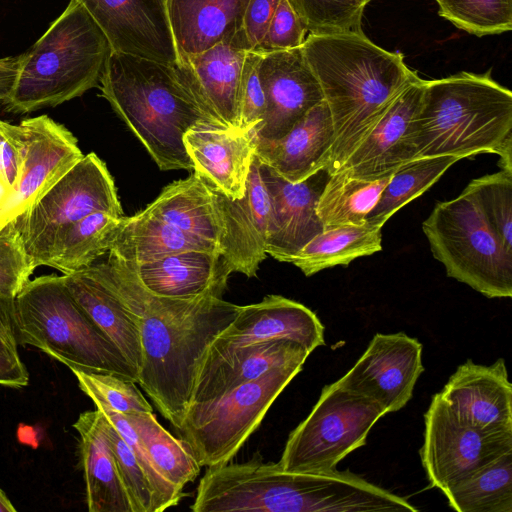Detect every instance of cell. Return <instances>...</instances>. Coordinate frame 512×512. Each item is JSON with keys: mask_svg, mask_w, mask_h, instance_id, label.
I'll return each mask as SVG.
<instances>
[{"mask_svg": "<svg viewBox=\"0 0 512 512\" xmlns=\"http://www.w3.org/2000/svg\"><path fill=\"white\" fill-rule=\"evenodd\" d=\"M103 427L109 439L122 482L130 498L133 512H160L156 494L139 460L104 415Z\"/></svg>", "mask_w": 512, "mask_h": 512, "instance_id": "41", "label": "cell"}, {"mask_svg": "<svg viewBox=\"0 0 512 512\" xmlns=\"http://www.w3.org/2000/svg\"><path fill=\"white\" fill-rule=\"evenodd\" d=\"M259 172L270 201L266 253L288 262L324 229L316 206L330 174L324 168L301 182L291 183L260 161Z\"/></svg>", "mask_w": 512, "mask_h": 512, "instance_id": "16", "label": "cell"}, {"mask_svg": "<svg viewBox=\"0 0 512 512\" xmlns=\"http://www.w3.org/2000/svg\"><path fill=\"white\" fill-rule=\"evenodd\" d=\"M94 212L123 216L114 180L106 164L91 152L13 220L26 252L38 267L67 227Z\"/></svg>", "mask_w": 512, "mask_h": 512, "instance_id": "10", "label": "cell"}, {"mask_svg": "<svg viewBox=\"0 0 512 512\" xmlns=\"http://www.w3.org/2000/svg\"><path fill=\"white\" fill-rule=\"evenodd\" d=\"M392 174L375 180L356 178L344 171L330 174L316 206L324 228L365 223Z\"/></svg>", "mask_w": 512, "mask_h": 512, "instance_id": "34", "label": "cell"}, {"mask_svg": "<svg viewBox=\"0 0 512 512\" xmlns=\"http://www.w3.org/2000/svg\"><path fill=\"white\" fill-rule=\"evenodd\" d=\"M259 53L258 73L266 110L255 132L260 140H277L323 101L324 96L301 47Z\"/></svg>", "mask_w": 512, "mask_h": 512, "instance_id": "15", "label": "cell"}, {"mask_svg": "<svg viewBox=\"0 0 512 512\" xmlns=\"http://www.w3.org/2000/svg\"><path fill=\"white\" fill-rule=\"evenodd\" d=\"M310 34L362 31L369 0H288Z\"/></svg>", "mask_w": 512, "mask_h": 512, "instance_id": "40", "label": "cell"}, {"mask_svg": "<svg viewBox=\"0 0 512 512\" xmlns=\"http://www.w3.org/2000/svg\"><path fill=\"white\" fill-rule=\"evenodd\" d=\"M15 311L18 343L70 369L115 373L138 382L137 372L75 301L63 274L30 279L15 297Z\"/></svg>", "mask_w": 512, "mask_h": 512, "instance_id": "6", "label": "cell"}, {"mask_svg": "<svg viewBox=\"0 0 512 512\" xmlns=\"http://www.w3.org/2000/svg\"><path fill=\"white\" fill-rule=\"evenodd\" d=\"M372 1V0H369V2Z\"/></svg>", "mask_w": 512, "mask_h": 512, "instance_id": "53", "label": "cell"}, {"mask_svg": "<svg viewBox=\"0 0 512 512\" xmlns=\"http://www.w3.org/2000/svg\"><path fill=\"white\" fill-rule=\"evenodd\" d=\"M423 371L422 344L418 339L403 332L377 333L338 382L389 413L405 407Z\"/></svg>", "mask_w": 512, "mask_h": 512, "instance_id": "12", "label": "cell"}, {"mask_svg": "<svg viewBox=\"0 0 512 512\" xmlns=\"http://www.w3.org/2000/svg\"><path fill=\"white\" fill-rule=\"evenodd\" d=\"M23 143L18 124L0 119V176L14 191L19 181Z\"/></svg>", "mask_w": 512, "mask_h": 512, "instance_id": "45", "label": "cell"}, {"mask_svg": "<svg viewBox=\"0 0 512 512\" xmlns=\"http://www.w3.org/2000/svg\"><path fill=\"white\" fill-rule=\"evenodd\" d=\"M36 268L14 220L9 221L0 228V295L15 298Z\"/></svg>", "mask_w": 512, "mask_h": 512, "instance_id": "42", "label": "cell"}, {"mask_svg": "<svg viewBox=\"0 0 512 512\" xmlns=\"http://www.w3.org/2000/svg\"><path fill=\"white\" fill-rule=\"evenodd\" d=\"M111 53L109 42L85 8L70 0L44 34L21 55L10 95L14 113L56 107L98 87Z\"/></svg>", "mask_w": 512, "mask_h": 512, "instance_id": "5", "label": "cell"}, {"mask_svg": "<svg viewBox=\"0 0 512 512\" xmlns=\"http://www.w3.org/2000/svg\"><path fill=\"white\" fill-rule=\"evenodd\" d=\"M307 32L288 0H280L261 43L253 51L274 52L299 48Z\"/></svg>", "mask_w": 512, "mask_h": 512, "instance_id": "43", "label": "cell"}, {"mask_svg": "<svg viewBox=\"0 0 512 512\" xmlns=\"http://www.w3.org/2000/svg\"><path fill=\"white\" fill-rule=\"evenodd\" d=\"M13 193V190L6 184V182L0 176V212L9 200Z\"/></svg>", "mask_w": 512, "mask_h": 512, "instance_id": "51", "label": "cell"}, {"mask_svg": "<svg viewBox=\"0 0 512 512\" xmlns=\"http://www.w3.org/2000/svg\"><path fill=\"white\" fill-rule=\"evenodd\" d=\"M444 495L458 512H512V451L471 472Z\"/></svg>", "mask_w": 512, "mask_h": 512, "instance_id": "33", "label": "cell"}, {"mask_svg": "<svg viewBox=\"0 0 512 512\" xmlns=\"http://www.w3.org/2000/svg\"><path fill=\"white\" fill-rule=\"evenodd\" d=\"M460 159L452 155L415 158L392 175L366 221L384 226L403 206L422 195Z\"/></svg>", "mask_w": 512, "mask_h": 512, "instance_id": "36", "label": "cell"}, {"mask_svg": "<svg viewBox=\"0 0 512 512\" xmlns=\"http://www.w3.org/2000/svg\"><path fill=\"white\" fill-rule=\"evenodd\" d=\"M440 17L478 37L512 29V0H435Z\"/></svg>", "mask_w": 512, "mask_h": 512, "instance_id": "37", "label": "cell"}, {"mask_svg": "<svg viewBox=\"0 0 512 512\" xmlns=\"http://www.w3.org/2000/svg\"><path fill=\"white\" fill-rule=\"evenodd\" d=\"M303 365L273 368L213 401L190 405L176 431L198 464L212 467L231 462Z\"/></svg>", "mask_w": 512, "mask_h": 512, "instance_id": "8", "label": "cell"}, {"mask_svg": "<svg viewBox=\"0 0 512 512\" xmlns=\"http://www.w3.org/2000/svg\"><path fill=\"white\" fill-rule=\"evenodd\" d=\"M280 0H248L242 28L251 47L261 43Z\"/></svg>", "mask_w": 512, "mask_h": 512, "instance_id": "46", "label": "cell"}, {"mask_svg": "<svg viewBox=\"0 0 512 512\" xmlns=\"http://www.w3.org/2000/svg\"><path fill=\"white\" fill-rule=\"evenodd\" d=\"M183 141L192 168L200 178L229 199L243 197L255 154L254 129L201 125L188 130Z\"/></svg>", "mask_w": 512, "mask_h": 512, "instance_id": "23", "label": "cell"}, {"mask_svg": "<svg viewBox=\"0 0 512 512\" xmlns=\"http://www.w3.org/2000/svg\"><path fill=\"white\" fill-rule=\"evenodd\" d=\"M123 415L136 431L156 470L183 492L185 485L196 479L201 468L188 445L164 429L153 412Z\"/></svg>", "mask_w": 512, "mask_h": 512, "instance_id": "35", "label": "cell"}, {"mask_svg": "<svg viewBox=\"0 0 512 512\" xmlns=\"http://www.w3.org/2000/svg\"><path fill=\"white\" fill-rule=\"evenodd\" d=\"M423 89L424 79L420 77L408 85L351 153L340 171L356 178L375 180L394 173L413 160L410 133Z\"/></svg>", "mask_w": 512, "mask_h": 512, "instance_id": "22", "label": "cell"}, {"mask_svg": "<svg viewBox=\"0 0 512 512\" xmlns=\"http://www.w3.org/2000/svg\"><path fill=\"white\" fill-rule=\"evenodd\" d=\"M497 155L500 157L501 170L512 174V139L506 142Z\"/></svg>", "mask_w": 512, "mask_h": 512, "instance_id": "50", "label": "cell"}, {"mask_svg": "<svg viewBox=\"0 0 512 512\" xmlns=\"http://www.w3.org/2000/svg\"><path fill=\"white\" fill-rule=\"evenodd\" d=\"M301 50L330 110L334 143L326 170L334 174L419 75L402 53L381 48L363 31L309 33Z\"/></svg>", "mask_w": 512, "mask_h": 512, "instance_id": "2", "label": "cell"}, {"mask_svg": "<svg viewBox=\"0 0 512 512\" xmlns=\"http://www.w3.org/2000/svg\"><path fill=\"white\" fill-rule=\"evenodd\" d=\"M16 508L0 488V512H15Z\"/></svg>", "mask_w": 512, "mask_h": 512, "instance_id": "52", "label": "cell"}, {"mask_svg": "<svg viewBox=\"0 0 512 512\" xmlns=\"http://www.w3.org/2000/svg\"><path fill=\"white\" fill-rule=\"evenodd\" d=\"M29 375L25 365L0 359V385L21 388L28 384Z\"/></svg>", "mask_w": 512, "mask_h": 512, "instance_id": "49", "label": "cell"}, {"mask_svg": "<svg viewBox=\"0 0 512 512\" xmlns=\"http://www.w3.org/2000/svg\"><path fill=\"white\" fill-rule=\"evenodd\" d=\"M82 270L110 291L135 321L142 351L137 384L162 416L179 428L204 354L240 306L215 295L194 299L154 295L126 262L109 253L104 261Z\"/></svg>", "mask_w": 512, "mask_h": 512, "instance_id": "1", "label": "cell"}, {"mask_svg": "<svg viewBox=\"0 0 512 512\" xmlns=\"http://www.w3.org/2000/svg\"><path fill=\"white\" fill-rule=\"evenodd\" d=\"M107 38L112 52L162 63L180 62L167 0H76Z\"/></svg>", "mask_w": 512, "mask_h": 512, "instance_id": "14", "label": "cell"}, {"mask_svg": "<svg viewBox=\"0 0 512 512\" xmlns=\"http://www.w3.org/2000/svg\"><path fill=\"white\" fill-rule=\"evenodd\" d=\"M126 263L147 291L174 299L222 297L232 273L222 254L214 251H184L140 265Z\"/></svg>", "mask_w": 512, "mask_h": 512, "instance_id": "25", "label": "cell"}, {"mask_svg": "<svg viewBox=\"0 0 512 512\" xmlns=\"http://www.w3.org/2000/svg\"><path fill=\"white\" fill-rule=\"evenodd\" d=\"M98 88L162 171L191 169L185 133L201 125L217 126L204 112L181 62L111 51Z\"/></svg>", "mask_w": 512, "mask_h": 512, "instance_id": "3", "label": "cell"}, {"mask_svg": "<svg viewBox=\"0 0 512 512\" xmlns=\"http://www.w3.org/2000/svg\"><path fill=\"white\" fill-rule=\"evenodd\" d=\"M279 339L298 342L311 353L325 344L324 326L305 305L281 295H267L258 303L240 306L234 320L206 351Z\"/></svg>", "mask_w": 512, "mask_h": 512, "instance_id": "19", "label": "cell"}, {"mask_svg": "<svg viewBox=\"0 0 512 512\" xmlns=\"http://www.w3.org/2000/svg\"><path fill=\"white\" fill-rule=\"evenodd\" d=\"M420 459L431 487L446 492L462 478L512 451V432H485L459 421L440 393L424 415Z\"/></svg>", "mask_w": 512, "mask_h": 512, "instance_id": "11", "label": "cell"}, {"mask_svg": "<svg viewBox=\"0 0 512 512\" xmlns=\"http://www.w3.org/2000/svg\"><path fill=\"white\" fill-rule=\"evenodd\" d=\"M247 2L248 0H167L179 59L201 53L243 29Z\"/></svg>", "mask_w": 512, "mask_h": 512, "instance_id": "27", "label": "cell"}, {"mask_svg": "<svg viewBox=\"0 0 512 512\" xmlns=\"http://www.w3.org/2000/svg\"><path fill=\"white\" fill-rule=\"evenodd\" d=\"M382 227L365 222L361 225L325 227L290 259L305 276H312L337 265L347 266L353 260L382 249Z\"/></svg>", "mask_w": 512, "mask_h": 512, "instance_id": "31", "label": "cell"}, {"mask_svg": "<svg viewBox=\"0 0 512 512\" xmlns=\"http://www.w3.org/2000/svg\"><path fill=\"white\" fill-rule=\"evenodd\" d=\"M212 190L222 225V256L232 273L255 277L267 255L270 216L257 156L254 154L243 197L232 200Z\"/></svg>", "mask_w": 512, "mask_h": 512, "instance_id": "18", "label": "cell"}, {"mask_svg": "<svg viewBox=\"0 0 512 512\" xmlns=\"http://www.w3.org/2000/svg\"><path fill=\"white\" fill-rule=\"evenodd\" d=\"M80 441L89 512H133L98 410L81 413L73 424Z\"/></svg>", "mask_w": 512, "mask_h": 512, "instance_id": "26", "label": "cell"}, {"mask_svg": "<svg viewBox=\"0 0 512 512\" xmlns=\"http://www.w3.org/2000/svg\"><path fill=\"white\" fill-rule=\"evenodd\" d=\"M260 53L247 52L241 80V130H255L263 121L266 110L264 90L258 73Z\"/></svg>", "mask_w": 512, "mask_h": 512, "instance_id": "44", "label": "cell"}, {"mask_svg": "<svg viewBox=\"0 0 512 512\" xmlns=\"http://www.w3.org/2000/svg\"><path fill=\"white\" fill-rule=\"evenodd\" d=\"M121 217L94 212L73 223L53 242L42 265L64 275L86 268L108 253Z\"/></svg>", "mask_w": 512, "mask_h": 512, "instance_id": "32", "label": "cell"}, {"mask_svg": "<svg viewBox=\"0 0 512 512\" xmlns=\"http://www.w3.org/2000/svg\"><path fill=\"white\" fill-rule=\"evenodd\" d=\"M63 278L75 301L139 374L142 363L140 334L127 310L84 270L63 274Z\"/></svg>", "mask_w": 512, "mask_h": 512, "instance_id": "30", "label": "cell"}, {"mask_svg": "<svg viewBox=\"0 0 512 512\" xmlns=\"http://www.w3.org/2000/svg\"><path fill=\"white\" fill-rule=\"evenodd\" d=\"M194 250L221 253L216 244L188 234L142 210L131 217L120 218L108 253L124 262L140 265Z\"/></svg>", "mask_w": 512, "mask_h": 512, "instance_id": "28", "label": "cell"}, {"mask_svg": "<svg viewBox=\"0 0 512 512\" xmlns=\"http://www.w3.org/2000/svg\"><path fill=\"white\" fill-rule=\"evenodd\" d=\"M144 211L188 234L216 244L221 250L222 225L214 192L195 172L166 186Z\"/></svg>", "mask_w": 512, "mask_h": 512, "instance_id": "29", "label": "cell"}, {"mask_svg": "<svg viewBox=\"0 0 512 512\" xmlns=\"http://www.w3.org/2000/svg\"><path fill=\"white\" fill-rule=\"evenodd\" d=\"M512 139V92L491 71L424 80L410 141L414 159L498 154Z\"/></svg>", "mask_w": 512, "mask_h": 512, "instance_id": "4", "label": "cell"}, {"mask_svg": "<svg viewBox=\"0 0 512 512\" xmlns=\"http://www.w3.org/2000/svg\"><path fill=\"white\" fill-rule=\"evenodd\" d=\"M21 55L0 58V103L11 93L20 67Z\"/></svg>", "mask_w": 512, "mask_h": 512, "instance_id": "48", "label": "cell"}, {"mask_svg": "<svg viewBox=\"0 0 512 512\" xmlns=\"http://www.w3.org/2000/svg\"><path fill=\"white\" fill-rule=\"evenodd\" d=\"M0 359L22 364L18 354L15 298L0 295Z\"/></svg>", "mask_w": 512, "mask_h": 512, "instance_id": "47", "label": "cell"}, {"mask_svg": "<svg viewBox=\"0 0 512 512\" xmlns=\"http://www.w3.org/2000/svg\"><path fill=\"white\" fill-rule=\"evenodd\" d=\"M422 230L448 277L488 298L512 297V252L471 195L463 191L454 199L438 202Z\"/></svg>", "mask_w": 512, "mask_h": 512, "instance_id": "7", "label": "cell"}, {"mask_svg": "<svg viewBox=\"0 0 512 512\" xmlns=\"http://www.w3.org/2000/svg\"><path fill=\"white\" fill-rule=\"evenodd\" d=\"M439 393L462 423L485 432H512V385L504 359L489 366L467 360Z\"/></svg>", "mask_w": 512, "mask_h": 512, "instance_id": "20", "label": "cell"}, {"mask_svg": "<svg viewBox=\"0 0 512 512\" xmlns=\"http://www.w3.org/2000/svg\"><path fill=\"white\" fill-rule=\"evenodd\" d=\"M334 128L325 100L309 110L283 137L260 140L255 155L283 179L301 182L328 165Z\"/></svg>", "mask_w": 512, "mask_h": 512, "instance_id": "24", "label": "cell"}, {"mask_svg": "<svg viewBox=\"0 0 512 512\" xmlns=\"http://www.w3.org/2000/svg\"><path fill=\"white\" fill-rule=\"evenodd\" d=\"M385 414L379 404L338 380L326 385L309 415L289 434L278 463L292 472L334 469L366 444L369 431Z\"/></svg>", "mask_w": 512, "mask_h": 512, "instance_id": "9", "label": "cell"}, {"mask_svg": "<svg viewBox=\"0 0 512 512\" xmlns=\"http://www.w3.org/2000/svg\"><path fill=\"white\" fill-rule=\"evenodd\" d=\"M78 386L92 401L121 414L153 412V408L132 379L109 372L70 369Z\"/></svg>", "mask_w": 512, "mask_h": 512, "instance_id": "39", "label": "cell"}, {"mask_svg": "<svg viewBox=\"0 0 512 512\" xmlns=\"http://www.w3.org/2000/svg\"><path fill=\"white\" fill-rule=\"evenodd\" d=\"M251 47L243 29L196 55L181 59L208 118L218 127L241 130V80Z\"/></svg>", "mask_w": 512, "mask_h": 512, "instance_id": "17", "label": "cell"}, {"mask_svg": "<svg viewBox=\"0 0 512 512\" xmlns=\"http://www.w3.org/2000/svg\"><path fill=\"white\" fill-rule=\"evenodd\" d=\"M309 355L303 345L289 339L236 346L216 352L206 351L196 375L189 406L213 401L273 368L305 363Z\"/></svg>", "mask_w": 512, "mask_h": 512, "instance_id": "21", "label": "cell"}, {"mask_svg": "<svg viewBox=\"0 0 512 512\" xmlns=\"http://www.w3.org/2000/svg\"><path fill=\"white\" fill-rule=\"evenodd\" d=\"M463 191L475 199L493 231L512 252V174L500 170L484 175Z\"/></svg>", "mask_w": 512, "mask_h": 512, "instance_id": "38", "label": "cell"}, {"mask_svg": "<svg viewBox=\"0 0 512 512\" xmlns=\"http://www.w3.org/2000/svg\"><path fill=\"white\" fill-rule=\"evenodd\" d=\"M22 167L16 188L0 212V228L32 207L83 156L77 138L47 115L19 124Z\"/></svg>", "mask_w": 512, "mask_h": 512, "instance_id": "13", "label": "cell"}]
</instances>
